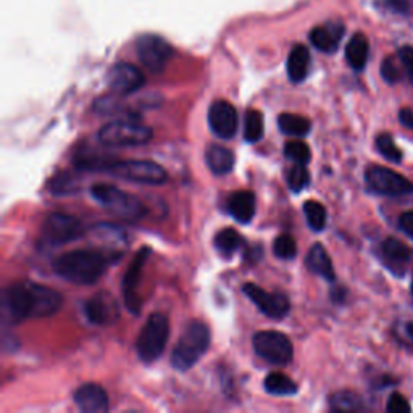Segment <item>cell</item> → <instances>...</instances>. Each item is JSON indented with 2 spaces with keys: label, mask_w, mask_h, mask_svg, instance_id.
Segmentation results:
<instances>
[{
  "label": "cell",
  "mask_w": 413,
  "mask_h": 413,
  "mask_svg": "<svg viewBox=\"0 0 413 413\" xmlns=\"http://www.w3.org/2000/svg\"><path fill=\"white\" fill-rule=\"evenodd\" d=\"M63 304L55 289L36 283H15L5 289L3 310L15 323L28 318L52 317Z\"/></svg>",
  "instance_id": "6da1fadb"
},
{
  "label": "cell",
  "mask_w": 413,
  "mask_h": 413,
  "mask_svg": "<svg viewBox=\"0 0 413 413\" xmlns=\"http://www.w3.org/2000/svg\"><path fill=\"white\" fill-rule=\"evenodd\" d=\"M107 268V257L99 250L78 249L67 252L53 262V272L65 281L78 286L94 284Z\"/></svg>",
  "instance_id": "7a4b0ae2"
},
{
  "label": "cell",
  "mask_w": 413,
  "mask_h": 413,
  "mask_svg": "<svg viewBox=\"0 0 413 413\" xmlns=\"http://www.w3.org/2000/svg\"><path fill=\"white\" fill-rule=\"evenodd\" d=\"M210 347V329L200 322H191L171 352V365L179 371H188Z\"/></svg>",
  "instance_id": "3957f363"
},
{
  "label": "cell",
  "mask_w": 413,
  "mask_h": 413,
  "mask_svg": "<svg viewBox=\"0 0 413 413\" xmlns=\"http://www.w3.org/2000/svg\"><path fill=\"white\" fill-rule=\"evenodd\" d=\"M91 195L103 209L123 220L134 221L147 213V209L139 199L112 184H94L91 188Z\"/></svg>",
  "instance_id": "277c9868"
},
{
  "label": "cell",
  "mask_w": 413,
  "mask_h": 413,
  "mask_svg": "<svg viewBox=\"0 0 413 413\" xmlns=\"http://www.w3.org/2000/svg\"><path fill=\"white\" fill-rule=\"evenodd\" d=\"M170 336V323L164 313H152L136 341L137 357L144 363L159 360Z\"/></svg>",
  "instance_id": "5b68a950"
},
{
  "label": "cell",
  "mask_w": 413,
  "mask_h": 413,
  "mask_svg": "<svg viewBox=\"0 0 413 413\" xmlns=\"http://www.w3.org/2000/svg\"><path fill=\"white\" fill-rule=\"evenodd\" d=\"M154 132L137 120H115L107 123L99 131V142L105 147L146 146Z\"/></svg>",
  "instance_id": "8992f818"
},
{
  "label": "cell",
  "mask_w": 413,
  "mask_h": 413,
  "mask_svg": "<svg viewBox=\"0 0 413 413\" xmlns=\"http://www.w3.org/2000/svg\"><path fill=\"white\" fill-rule=\"evenodd\" d=\"M105 173L118 178L132 181V183L161 186L166 183L168 175L159 164L150 160H115L112 159Z\"/></svg>",
  "instance_id": "52a82bcc"
},
{
  "label": "cell",
  "mask_w": 413,
  "mask_h": 413,
  "mask_svg": "<svg viewBox=\"0 0 413 413\" xmlns=\"http://www.w3.org/2000/svg\"><path fill=\"white\" fill-rule=\"evenodd\" d=\"M252 346L255 353L273 365H288L294 357L291 339L279 331H258L254 334Z\"/></svg>",
  "instance_id": "ba28073f"
},
{
  "label": "cell",
  "mask_w": 413,
  "mask_h": 413,
  "mask_svg": "<svg viewBox=\"0 0 413 413\" xmlns=\"http://www.w3.org/2000/svg\"><path fill=\"white\" fill-rule=\"evenodd\" d=\"M365 181L370 191L381 195H407L413 193V183L397 171L386 166L373 165L365 171Z\"/></svg>",
  "instance_id": "9c48e42d"
},
{
  "label": "cell",
  "mask_w": 413,
  "mask_h": 413,
  "mask_svg": "<svg viewBox=\"0 0 413 413\" xmlns=\"http://www.w3.org/2000/svg\"><path fill=\"white\" fill-rule=\"evenodd\" d=\"M85 226L76 216L51 213L42 223V239L51 245H63L82 238Z\"/></svg>",
  "instance_id": "30bf717a"
},
{
  "label": "cell",
  "mask_w": 413,
  "mask_h": 413,
  "mask_svg": "<svg viewBox=\"0 0 413 413\" xmlns=\"http://www.w3.org/2000/svg\"><path fill=\"white\" fill-rule=\"evenodd\" d=\"M136 52L142 65L152 73H161L173 57V49L164 37L144 34L137 39Z\"/></svg>",
  "instance_id": "8fae6325"
},
{
  "label": "cell",
  "mask_w": 413,
  "mask_h": 413,
  "mask_svg": "<svg viewBox=\"0 0 413 413\" xmlns=\"http://www.w3.org/2000/svg\"><path fill=\"white\" fill-rule=\"evenodd\" d=\"M243 291L257 306L260 312L267 315L268 318L283 319L284 317H288L289 310H291V302H289L288 296L279 291L268 292L254 283L244 284Z\"/></svg>",
  "instance_id": "7c38bea8"
},
{
  "label": "cell",
  "mask_w": 413,
  "mask_h": 413,
  "mask_svg": "<svg viewBox=\"0 0 413 413\" xmlns=\"http://www.w3.org/2000/svg\"><path fill=\"white\" fill-rule=\"evenodd\" d=\"M107 85L116 96H130L146 85V78L136 65L120 62L108 70Z\"/></svg>",
  "instance_id": "4fadbf2b"
},
{
  "label": "cell",
  "mask_w": 413,
  "mask_h": 413,
  "mask_svg": "<svg viewBox=\"0 0 413 413\" xmlns=\"http://www.w3.org/2000/svg\"><path fill=\"white\" fill-rule=\"evenodd\" d=\"M209 125L216 137L233 139L239 125L238 110L228 100H215L209 108Z\"/></svg>",
  "instance_id": "5bb4252c"
},
{
  "label": "cell",
  "mask_w": 413,
  "mask_h": 413,
  "mask_svg": "<svg viewBox=\"0 0 413 413\" xmlns=\"http://www.w3.org/2000/svg\"><path fill=\"white\" fill-rule=\"evenodd\" d=\"M152 254L150 247H142L137 250V254L132 258V262L130 263V267L126 270L125 279H123V294H125V304L128 310H131L132 313L139 312V299H137V292L136 289L139 286L141 281V274H142V268L149 258V255Z\"/></svg>",
  "instance_id": "9a60e30c"
},
{
  "label": "cell",
  "mask_w": 413,
  "mask_h": 413,
  "mask_svg": "<svg viewBox=\"0 0 413 413\" xmlns=\"http://www.w3.org/2000/svg\"><path fill=\"white\" fill-rule=\"evenodd\" d=\"M78 409L85 413H105L108 410V396L102 386L87 383L78 387L73 396Z\"/></svg>",
  "instance_id": "2e32d148"
},
{
  "label": "cell",
  "mask_w": 413,
  "mask_h": 413,
  "mask_svg": "<svg viewBox=\"0 0 413 413\" xmlns=\"http://www.w3.org/2000/svg\"><path fill=\"white\" fill-rule=\"evenodd\" d=\"M85 315L92 324H110L118 318V307L110 294L100 292L85 304Z\"/></svg>",
  "instance_id": "e0dca14e"
},
{
  "label": "cell",
  "mask_w": 413,
  "mask_h": 413,
  "mask_svg": "<svg viewBox=\"0 0 413 413\" xmlns=\"http://www.w3.org/2000/svg\"><path fill=\"white\" fill-rule=\"evenodd\" d=\"M344 36V26L339 21H329L322 26L313 28L310 31V42L315 49L324 53H333L339 47V42Z\"/></svg>",
  "instance_id": "ac0fdd59"
},
{
  "label": "cell",
  "mask_w": 413,
  "mask_h": 413,
  "mask_svg": "<svg viewBox=\"0 0 413 413\" xmlns=\"http://www.w3.org/2000/svg\"><path fill=\"white\" fill-rule=\"evenodd\" d=\"M306 265L310 272L324 278L326 281H334V279H336L331 257H329L328 250L323 247V244L312 245V249H310L307 254Z\"/></svg>",
  "instance_id": "d6986e66"
},
{
  "label": "cell",
  "mask_w": 413,
  "mask_h": 413,
  "mask_svg": "<svg viewBox=\"0 0 413 413\" xmlns=\"http://www.w3.org/2000/svg\"><path fill=\"white\" fill-rule=\"evenodd\" d=\"M255 195L250 191H238L231 195L228 200L229 213L238 220L239 223H250L255 215Z\"/></svg>",
  "instance_id": "ffe728a7"
},
{
  "label": "cell",
  "mask_w": 413,
  "mask_h": 413,
  "mask_svg": "<svg viewBox=\"0 0 413 413\" xmlns=\"http://www.w3.org/2000/svg\"><path fill=\"white\" fill-rule=\"evenodd\" d=\"M288 76L292 82H302L308 75L310 52L304 44H296L288 57Z\"/></svg>",
  "instance_id": "44dd1931"
},
{
  "label": "cell",
  "mask_w": 413,
  "mask_h": 413,
  "mask_svg": "<svg viewBox=\"0 0 413 413\" xmlns=\"http://www.w3.org/2000/svg\"><path fill=\"white\" fill-rule=\"evenodd\" d=\"M205 160L210 171L215 175H228L229 171H233L236 164L233 152L218 144L210 146L206 149Z\"/></svg>",
  "instance_id": "7402d4cb"
},
{
  "label": "cell",
  "mask_w": 413,
  "mask_h": 413,
  "mask_svg": "<svg viewBox=\"0 0 413 413\" xmlns=\"http://www.w3.org/2000/svg\"><path fill=\"white\" fill-rule=\"evenodd\" d=\"M368 52H370V46H368L367 37L362 33L353 34L346 47V58L347 63L353 70L360 71L365 68L368 60Z\"/></svg>",
  "instance_id": "603a6c76"
},
{
  "label": "cell",
  "mask_w": 413,
  "mask_h": 413,
  "mask_svg": "<svg viewBox=\"0 0 413 413\" xmlns=\"http://www.w3.org/2000/svg\"><path fill=\"white\" fill-rule=\"evenodd\" d=\"M263 386H265V391L268 392V394L272 396H294L297 394L299 387L296 383H294L291 378L288 375H284V373H278V371H273V373H268L267 378H265L263 381Z\"/></svg>",
  "instance_id": "cb8c5ba5"
},
{
  "label": "cell",
  "mask_w": 413,
  "mask_h": 413,
  "mask_svg": "<svg viewBox=\"0 0 413 413\" xmlns=\"http://www.w3.org/2000/svg\"><path fill=\"white\" fill-rule=\"evenodd\" d=\"M278 126L281 132L294 137H304L310 132L312 123L302 115H294V113H281L278 116Z\"/></svg>",
  "instance_id": "d4e9b609"
},
{
  "label": "cell",
  "mask_w": 413,
  "mask_h": 413,
  "mask_svg": "<svg viewBox=\"0 0 413 413\" xmlns=\"http://www.w3.org/2000/svg\"><path fill=\"white\" fill-rule=\"evenodd\" d=\"M243 243L244 240L240 238V234L233 228L221 229L220 233L215 236V247L221 255H225V257H231V255L238 252Z\"/></svg>",
  "instance_id": "484cf974"
},
{
  "label": "cell",
  "mask_w": 413,
  "mask_h": 413,
  "mask_svg": "<svg viewBox=\"0 0 413 413\" xmlns=\"http://www.w3.org/2000/svg\"><path fill=\"white\" fill-rule=\"evenodd\" d=\"M329 407H331V410L334 412H358L363 409V402L355 392L341 391L329 397Z\"/></svg>",
  "instance_id": "4316f807"
},
{
  "label": "cell",
  "mask_w": 413,
  "mask_h": 413,
  "mask_svg": "<svg viewBox=\"0 0 413 413\" xmlns=\"http://www.w3.org/2000/svg\"><path fill=\"white\" fill-rule=\"evenodd\" d=\"M265 132V120L262 112L258 110H249L245 113L244 121V139L254 144L258 142L263 137Z\"/></svg>",
  "instance_id": "83f0119b"
},
{
  "label": "cell",
  "mask_w": 413,
  "mask_h": 413,
  "mask_svg": "<svg viewBox=\"0 0 413 413\" xmlns=\"http://www.w3.org/2000/svg\"><path fill=\"white\" fill-rule=\"evenodd\" d=\"M383 254H385L386 258H389L394 263L410 262L413 257V250L409 245H405L402 240L394 238H387L383 243Z\"/></svg>",
  "instance_id": "f1b7e54d"
},
{
  "label": "cell",
  "mask_w": 413,
  "mask_h": 413,
  "mask_svg": "<svg viewBox=\"0 0 413 413\" xmlns=\"http://www.w3.org/2000/svg\"><path fill=\"white\" fill-rule=\"evenodd\" d=\"M304 213H306L308 226L313 231L319 233V231L326 228V209L319 202H317V200H307V202L304 204Z\"/></svg>",
  "instance_id": "f546056e"
},
{
  "label": "cell",
  "mask_w": 413,
  "mask_h": 413,
  "mask_svg": "<svg viewBox=\"0 0 413 413\" xmlns=\"http://www.w3.org/2000/svg\"><path fill=\"white\" fill-rule=\"evenodd\" d=\"M376 149L380 150V154L389 161L399 164V161L402 160L401 149L396 146V142H394V139H392V136L387 134V132H383V134H380L376 137Z\"/></svg>",
  "instance_id": "4dcf8cb0"
},
{
  "label": "cell",
  "mask_w": 413,
  "mask_h": 413,
  "mask_svg": "<svg viewBox=\"0 0 413 413\" xmlns=\"http://www.w3.org/2000/svg\"><path fill=\"white\" fill-rule=\"evenodd\" d=\"M288 186L292 193H301L310 183V173L306 168V165L296 164L291 170L288 171Z\"/></svg>",
  "instance_id": "1f68e13d"
},
{
  "label": "cell",
  "mask_w": 413,
  "mask_h": 413,
  "mask_svg": "<svg viewBox=\"0 0 413 413\" xmlns=\"http://www.w3.org/2000/svg\"><path fill=\"white\" fill-rule=\"evenodd\" d=\"M273 252L283 260H291L297 255V244L291 234H281L274 239Z\"/></svg>",
  "instance_id": "d6a6232c"
},
{
  "label": "cell",
  "mask_w": 413,
  "mask_h": 413,
  "mask_svg": "<svg viewBox=\"0 0 413 413\" xmlns=\"http://www.w3.org/2000/svg\"><path fill=\"white\" fill-rule=\"evenodd\" d=\"M284 155H286L289 160H292L294 164H301V165H307L310 159H312L308 146L302 141L288 142L286 147H284Z\"/></svg>",
  "instance_id": "836d02e7"
},
{
  "label": "cell",
  "mask_w": 413,
  "mask_h": 413,
  "mask_svg": "<svg viewBox=\"0 0 413 413\" xmlns=\"http://www.w3.org/2000/svg\"><path fill=\"white\" fill-rule=\"evenodd\" d=\"M387 410L391 413H409L410 404L404 396L399 394V392H394L387 401Z\"/></svg>",
  "instance_id": "e575fe53"
},
{
  "label": "cell",
  "mask_w": 413,
  "mask_h": 413,
  "mask_svg": "<svg viewBox=\"0 0 413 413\" xmlns=\"http://www.w3.org/2000/svg\"><path fill=\"white\" fill-rule=\"evenodd\" d=\"M73 184V179L70 178L68 175H63L62 178H55L52 179V191L55 193V195H63V194H68L71 193V191H75V188H70Z\"/></svg>",
  "instance_id": "d590c367"
},
{
  "label": "cell",
  "mask_w": 413,
  "mask_h": 413,
  "mask_svg": "<svg viewBox=\"0 0 413 413\" xmlns=\"http://www.w3.org/2000/svg\"><path fill=\"white\" fill-rule=\"evenodd\" d=\"M381 75L387 82H397L399 81V70H397L396 63L392 58H386L381 65Z\"/></svg>",
  "instance_id": "8d00e7d4"
},
{
  "label": "cell",
  "mask_w": 413,
  "mask_h": 413,
  "mask_svg": "<svg viewBox=\"0 0 413 413\" xmlns=\"http://www.w3.org/2000/svg\"><path fill=\"white\" fill-rule=\"evenodd\" d=\"M399 55H401L402 65L405 67L407 75H409L410 81L413 82V47H410V46L402 47L401 52H399Z\"/></svg>",
  "instance_id": "74e56055"
},
{
  "label": "cell",
  "mask_w": 413,
  "mask_h": 413,
  "mask_svg": "<svg viewBox=\"0 0 413 413\" xmlns=\"http://www.w3.org/2000/svg\"><path fill=\"white\" fill-rule=\"evenodd\" d=\"M399 226L409 238L413 239V211H405V213L401 215Z\"/></svg>",
  "instance_id": "f35d334b"
},
{
  "label": "cell",
  "mask_w": 413,
  "mask_h": 413,
  "mask_svg": "<svg viewBox=\"0 0 413 413\" xmlns=\"http://www.w3.org/2000/svg\"><path fill=\"white\" fill-rule=\"evenodd\" d=\"M399 118H401L402 125L413 131V110H410V108H402L399 113Z\"/></svg>",
  "instance_id": "ab89813d"
},
{
  "label": "cell",
  "mask_w": 413,
  "mask_h": 413,
  "mask_svg": "<svg viewBox=\"0 0 413 413\" xmlns=\"http://www.w3.org/2000/svg\"><path fill=\"white\" fill-rule=\"evenodd\" d=\"M407 333H409V336L413 339V323H410L409 326H407Z\"/></svg>",
  "instance_id": "60d3db41"
},
{
  "label": "cell",
  "mask_w": 413,
  "mask_h": 413,
  "mask_svg": "<svg viewBox=\"0 0 413 413\" xmlns=\"http://www.w3.org/2000/svg\"><path fill=\"white\" fill-rule=\"evenodd\" d=\"M412 294H413V283H412Z\"/></svg>",
  "instance_id": "b9f144b4"
}]
</instances>
